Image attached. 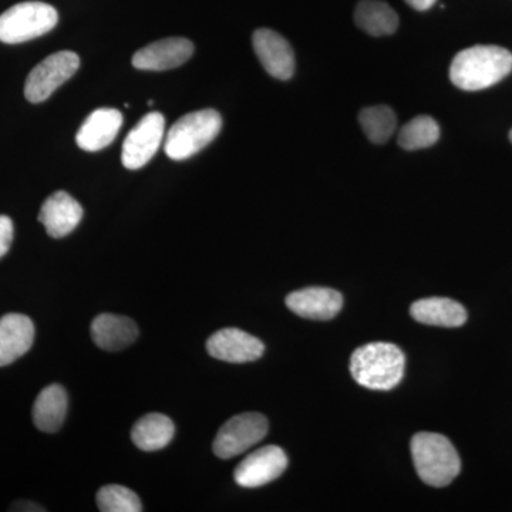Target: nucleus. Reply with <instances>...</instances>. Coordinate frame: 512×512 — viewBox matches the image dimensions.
Returning a JSON list of instances; mask_svg holds the SVG:
<instances>
[{"mask_svg":"<svg viewBox=\"0 0 512 512\" xmlns=\"http://www.w3.org/2000/svg\"><path fill=\"white\" fill-rule=\"evenodd\" d=\"M92 339L100 349L119 352L133 345L138 338L136 322L126 316L101 313L92 323Z\"/></svg>","mask_w":512,"mask_h":512,"instance_id":"17","label":"nucleus"},{"mask_svg":"<svg viewBox=\"0 0 512 512\" xmlns=\"http://www.w3.org/2000/svg\"><path fill=\"white\" fill-rule=\"evenodd\" d=\"M221 128L222 117L217 110L205 109L185 114L168 130L165 154L174 161L187 160L211 144Z\"/></svg>","mask_w":512,"mask_h":512,"instance_id":"4","label":"nucleus"},{"mask_svg":"<svg viewBox=\"0 0 512 512\" xmlns=\"http://www.w3.org/2000/svg\"><path fill=\"white\" fill-rule=\"evenodd\" d=\"M175 426L170 417L150 413L141 417L131 430L134 446L143 451L163 450L174 439Z\"/></svg>","mask_w":512,"mask_h":512,"instance_id":"21","label":"nucleus"},{"mask_svg":"<svg viewBox=\"0 0 512 512\" xmlns=\"http://www.w3.org/2000/svg\"><path fill=\"white\" fill-rule=\"evenodd\" d=\"M35 342V325L29 316L8 313L0 318V367L16 362Z\"/></svg>","mask_w":512,"mask_h":512,"instance_id":"15","label":"nucleus"},{"mask_svg":"<svg viewBox=\"0 0 512 512\" xmlns=\"http://www.w3.org/2000/svg\"><path fill=\"white\" fill-rule=\"evenodd\" d=\"M512 72V53L500 46L461 50L450 66V80L464 92H480L500 83Z\"/></svg>","mask_w":512,"mask_h":512,"instance_id":"1","label":"nucleus"},{"mask_svg":"<svg viewBox=\"0 0 512 512\" xmlns=\"http://www.w3.org/2000/svg\"><path fill=\"white\" fill-rule=\"evenodd\" d=\"M406 357L393 343L375 342L353 352L350 373L360 386L370 390H392L404 376Z\"/></svg>","mask_w":512,"mask_h":512,"instance_id":"2","label":"nucleus"},{"mask_svg":"<svg viewBox=\"0 0 512 512\" xmlns=\"http://www.w3.org/2000/svg\"><path fill=\"white\" fill-rule=\"evenodd\" d=\"M404 2H406L407 5H409L410 8H413L414 10H419V12H426V10L433 8V5L437 2V0H404Z\"/></svg>","mask_w":512,"mask_h":512,"instance_id":"27","label":"nucleus"},{"mask_svg":"<svg viewBox=\"0 0 512 512\" xmlns=\"http://www.w3.org/2000/svg\"><path fill=\"white\" fill-rule=\"evenodd\" d=\"M355 22L367 35L382 37L396 33L399 15L382 0H360L355 9Z\"/></svg>","mask_w":512,"mask_h":512,"instance_id":"20","label":"nucleus"},{"mask_svg":"<svg viewBox=\"0 0 512 512\" xmlns=\"http://www.w3.org/2000/svg\"><path fill=\"white\" fill-rule=\"evenodd\" d=\"M412 456L417 474L431 487H446L461 471L456 447L437 433H419L412 440Z\"/></svg>","mask_w":512,"mask_h":512,"instance_id":"3","label":"nucleus"},{"mask_svg":"<svg viewBox=\"0 0 512 512\" xmlns=\"http://www.w3.org/2000/svg\"><path fill=\"white\" fill-rule=\"evenodd\" d=\"M510 140H511V143H512V130H511V133H510Z\"/></svg>","mask_w":512,"mask_h":512,"instance_id":"28","label":"nucleus"},{"mask_svg":"<svg viewBox=\"0 0 512 512\" xmlns=\"http://www.w3.org/2000/svg\"><path fill=\"white\" fill-rule=\"evenodd\" d=\"M80 67V57L62 50L46 57L29 73L25 84V97L33 104L49 99L67 80L72 79Z\"/></svg>","mask_w":512,"mask_h":512,"instance_id":"7","label":"nucleus"},{"mask_svg":"<svg viewBox=\"0 0 512 512\" xmlns=\"http://www.w3.org/2000/svg\"><path fill=\"white\" fill-rule=\"evenodd\" d=\"M59 15L43 2H22L0 15V42L8 45L29 42L56 28Z\"/></svg>","mask_w":512,"mask_h":512,"instance_id":"5","label":"nucleus"},{"mask_svg":"<svg viewBox=\"0 0 512 512\" xmlns=\"http://www.w3.org/2000/svg\"><path fill=\"white\" fill-rule=\"evenodd\" d=\"M360 126L372 143L384 144L397 128L396 113L389 106L366 107L359 114Z\"/></svg>","mask_w":512,"mask_h":512,"instance_id":"22","label":"nucleus"},{"mask_svg":"<svg viewBox=\"0 0 512 512\" xmlns=\"http://www.w3.org/2000/svg\"><path fill=\"white\" fill-rule=\"evenodd\" d=\"M13 222L6 215H0V258L8 254L13 242Z\"/></svg>","mask_w":512,"mask_h":512,"instance_id":"25","label":"nucleus"},{"mask_svg":"<svg viewBox=\"0 0 512 512\" xmlns=\"http://www.w3.org/2000/svg\"><path fill=\"white\" fill-rule=\"evenodd\" d=\"M164 131L165 119L158 111L148 113L138 121L123 143L121 161L124 167L128 170H138L150 163L163 143Z\"/></svg>","mask_w":512,"mask_h":512,"instance_id":"8","label":"nucleus"},{"mask_svg":"<svg viewBox=\"0 0 512 512\" xmlns=\"http://www.w3.org/2000/svg\"><path fill=\"white\" fill-rule=\"evenodd\" d=\"M440 127L430 116H417L404 124L399 133V146L407 151L423 150L439 141Z\"/></svg>","mask_w":512,"mask_h":512,"instance_id":"23","label":"nucleus"},{"mask_svg":"<svg viewBox=\"0 0 512 512\" xmlns=\"http://www.w3.org/2000/svg\"><path fill=\"white\" fill-rule=\"evenodd\" d=\"M252 45L266 72L278 80H289L295 73V53L284 36L271 29L255 30Z\"/></svg>","mask_w":512,"mask_h":512,"instance_id":"10","label":"nucleus"},{"mask_svg":"<svg viewBox=\"0 0 512 512\" xmlns=\"http://www.w3.org/2000/svg\"><path fill=\"white\" fill-rule=\"evenodd\" d=\"M288 457L278 446H265L249 454L235 468L234 478L244 488L262 487L282 476Z\"/></svg>","mask_w":512,"mask_h":512,"instance_id":"9","label":"nucleus"},{"mask_svg":"<svg viewBox=\"0 0 512 512\" xmlns=\"http://www.w3.org/2000/svg\"><path fill=\"white\" fill-rule=\"evenodd\" d=\"M207 350L214 359L228 363L255 362L265 352L264 343L244 330H218L207 342Z\"/></svg>","mask_w":512,"mask_h":512,"instance_id":"12","label":"nucleus"},{"mask_svg":"<svg viewBox=\"0 0 512 512\" xmlns=\"http://www.w3.org/2000/svg\"><path fill=\"white\" fill-rule=\"evenodd\" d=\"M97 507L101 512L143 511L138 495L130 488L119 484L104 485L97 493Z\"/></svg>","mask_w":512,"mask_h":512,"instance_id":"24","label":"nucleus"},{"mask_svg":"<svg viewBox=\"0 0 512 512\" xmlns=\"http://www.w3.org/2000/svg\"><path fill=\"white\" fill-rule=\"evenodd\" d=\"M269 423L259 413H242L229 419L214 440L215 456L229 460L256 446L268 434Z\"/></svg>","mask_w":512,"mask_h":512,"instance_id":"6","label":"nucleus"},{"mask_svg":"<svg viewBox=\"0 0 512 512\" xmlns=\"http://www.w3.org/2000/svg\"><path fill=\"white\" fill-rule=\"evenodd\" d=\"M123 126V114L116 109L94 110L77 131V146L96 153L109 147Z\"/></svg>","mask_w":512,"mask_h":512,"instance_id":"16","label":"nucleus"},{"mask_svg":"<svg viewBox=\"0 0 512 512\" xmlns=\"http://www.w3.org/2000/svg\"><path fill=\"white\" fill-rule=\"evenodd\" d=\"M10 511H46L45 508L40 507L39 504L32 503V501H18L10 507Z\"/></svg>","mask_w":512,"mask_h":512,"instance_id":"26","label":"nucleus"},{"mask_svg":"<svg viewBox=\"0 0 512 512\" xmlns=\"http://www.w3.org/2000/svg\"><path fill=\"white\" fill-rule=\"evenodd\" d=\"M69 397L63 386L50 384L37 396L33 404V423L43 433H56L66 420Z\"/></svg>","mask_w":512,"mask_h":512,"instance_id":"19","label":"nucleus"},{"mask_svg":"<svg viewBox=\"0 0 512 512\" xmlns=\"http://www.w3.org/2000/svg\"><path fill=\"white\" fill-rule=\"evenodd\" d=\"M413 319L423 325L460 328L467 322V311L461 303L448 298H427L414 302L410 308Z\"/></svg>","mask_w":512,"mask_h":512,"instance_id":"18","label":"nucleus"},{"mask_svg":"<svg viewBox=\"0 0 512 512\" xmlns=\"http://www.w3.org/2000/svg\"><path fill=\"white\" fill-rule=\"evenodd\" d=\"M83 218V208L72 195L57 191L50 195L39 212V221L45 225L52 238H64L79 227Z\"/></svg>","mask_w":512,"mask_h":512,"instance_id":"13","label":"nucleus"},{"mask_svg":"<svg viewBox=\"0 0 512 512\" xmlns=\"http://www.w3.org/2000/svg\"><path fill=\"white\" fill-rule=\"evenodd\" d=\"M194 55V45L185 37H167L138 50L133 66L147 72L177 69Z\"/></svg>","mask_w":512,"mask_h":512,"instance_id":"11","label":"nucleus"},{"mask_svg":"<svg viewBox=\"0 0 512 512\" xmlns=\"http://www.w3.org/2000/svg\"><path fill=\"white\" fill-rule=\"evenodd\" d=\"M286 306L301 318L330 320L342 311L343 296L335 289L305 288L288 295Z\"/></svg>","mask_w":512,"mask_h":512,"instance_id":"14","label":"nucleus"}]
</instances>
